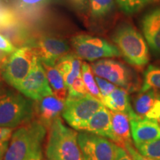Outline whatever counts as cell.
Here are the masks:
<instances>
[{"mask_svg": "<svg viewBox=\"0 0 160 160\" xmlns=\"http://www.w3.org/2000/svg\"><path fill=\"white\" fill-rule=\"evenodd\" d=\"M47 129L37 119L18 128L11 136L3 160H43Z\"/></svg>", "mask_w": 160, "mask_h": 160, "instance_id": "1", "label": "cell"}, {"mask_svg": "<svg viewBox=\"0 0 160 160\" xmlns=\"http://www.w3.org/2000/svg\"><path fill=\"white\" fill-rule=\"evenodd\" d=\"M46 160H85L78 142V133L59 117L48 128L45 145Z\"/></svg>", "mask_w": 160, "mask_h": 160, "instance_id": "2", "label": "cell"}, {"mask_svg": "<svg viewBox=\"0 0 160 160\" xmlns=\"http://www.w3.org/2000/svg\"><path fill=\"white\" fill-rule=\"evenodd\" d=\"M111 39L130 65L143 67L148 63L150 57L146 40L131 23H119L113 30Z\"/></svg>", "mask_w": 160, "mask_h": 160, "instance_id": "3", "label": "cell"}, {"mask_svg": "<svg viewBox=\"0 0 160 160\" xmlns=\"http://www.w3.org/2000/svg\"><path fill=\"white\" fill-rule=\"evenodd\" d=\"M35 104L19 91H4L0 95V128H15L31 122Z\"/></svg>", "mask_w": 160, "mask_h": 160, "instance_id": "4", "label": "cell"}, {"mask_svg": "<svg viewBox=\"0 0 160 160\" xmlns=\"http://www.w3.org/2000/svg\"><path fill=\"white\" fill-rule=\"evenodd\" d=\"M26 46L31 48L42 63L54 66L59 59L71 53V45L62 36L50 33H33Z\"/></svg>", "mask_w": 160, "mask_h": 160, "instance_id": "5", "label": "cell"}, {"mask_svg": "<svg viewBox=\"0 0 160 160\" xmlns=\"http://www.w3.org/2000/svg\"><path fill=\"white\" fill-rule=\"evenodd\" d=\"M38 57L28 46L18 48L9 57H5L0 68L3 79L17 90L23 79L28 75Z\"/></svg>", "mask_w": 160, "mask_h": 160, "instance_id": "6", "label": "cell"}, {"mask_svg": "<svg viewBox=\"0 0 160 160\" xmlns=\"http://www.w3.org/2000/svg\"><path fill=\"white\" fill-rule=\"evenodd\" d=\"M102 106L99 99L90 93L82 97H68L62 116L72 128L83 131L92 116Z\"/></svg>", "mask_w": 160, "mask_h": 160, "instance_id": "7", "label": "cell"}, {"mask_svg": "<svg viewBox=\"0 0 160 160\" xmlns=\"http://www.w3.org/2000/svg\"><path fill=\"white\" fill-rule=\"evenodd\" d=\"M70 42L76 54L86 61L94 62L121 56V53L114 44L101 37L78 33L71 37Z\"/></svg>", "mask_w": 160, "mask_h": 160, "instance_id": "8", "label": "cell"}, {"mask_svg": "<svg viewBox=\"0 0 160 160\" xmlns=\"http://www.w3.org/2000/svg\"><path fill=\"white\" fill-rule=\"evenodd\" d=\"M91 66L97 77L107 79L118 87L128 91H133L137 88L138 82L134 73L121 62L102 59L97 60Z\"/></svg>", "mask_w": 160, "mask_h": 160, "instance_id": "9", "label": "cell"}, {"mask_svg": "<svg viewBox=\"0 0 160 160\" xmlns=\"http://www.w3.org/2000/svg\"><path fill=\"white\" fill-rule=\"evenodd\" d=\"M85 160H114L118 145L108 138L86 131L78 133Z\"/></svg>", "mask_w": 160, "mask_h": 160, "instance_id": "10", "label": "cell"}, {"mask_svg": "<svg viewBox=\"0 0 160 160\" xmlns=\"http://www.w3.org/2000/svg\"><path fill=\"white\" fill-rule=\"evenodd\" d=\"M17 91L33 101H38L47 96L53 94L45 68L39 57L28 75L20 84Z\"/></svg>", "mask_w": 160, "mask_h": 160, "instance_id": "11", "label": "cell"}, {"mask_svg": "<svg viewBox=\"0 0 160 160\" xmlns=\"http://www.w3.org/2000/svg\"><path fill=\"white\" fill-rule=\"evenodd\" d=\"M64 108L65 102L58 99L53 94L47 96L36 101L35 116H37L38 121L48 129L54 120L60 117Z\"/></svg>", "mask_w": 160, "mask_h": 160, "instance_id": "12", "label": "cell"}, {"mask_svg": "<svg viewBox=\"0 0 160 160\" xmlns=\"http://www.w3.org/2000/svg\"><path fill=\"white\" fill-rule=\"evenodd\" d=\"M131 131L135 146L160 139V125L147 117L131 119Z\"/></svg>", "mask_w": 160, "mask_h": 160, "instance_id": "13", "label": "cell"}, {"mask_svg": "<svg viewBox=\"0 0 160 160\" xmlns=\"http://www.w3.org/2000/svg\"><path fill=\"white\" fill-rule=\"evenodd\" d=\"M53 0H15L12 7L22 21L33 26L42 18L45 8Z\"/></svg>", "mask_w": 160, "mask_h": 160, "instance_id": "14", "label": "cell"}, {"mask_svg": "<svg viewBox=\"0 0 160 160\" xmlns=\"http://www.w3.org/2000/svg\"><path fill=\"white\" fill-rule=\"evenodd\" d=\"M142 30L149 47L160 55V8L151 10L142 19Z\"/></svg>", "mask_w": 160, "mask_h": 160, "instance_id": "15", "label": "cell"}, {"mask_svg": "<svg viewBox=\"0 0 160 160\" xmlns=\"http://www.w3.org/2000/svg\"><path fill=\"white\" fill-rule=\"evenodd\" d=\"M102 102L111 111L126 113L131 119L141 117L136 113L130 103L128 91L122 88L117 86L110 94L102 98Z\"/></svg>", "mask_w": 160, "mask_h": 160, "instance_id": "16", "label": "cell"}, {"mask_svg": "<svg viewBox=\"0 0 160 160\" xmlns=\"http://www.w3.org/2000/svg\"><path fill=\"white\" fill-rule=\"evenodd\" d=\"M111 115L112 141L117 145L125 148L126 144L132 142L131 119L128 115L122 112L111 111Z\"/></svg>", "mask_w": 160, "mask_h": 160, "instance_id": "17", "label": "cell"}, {"mask_svg": "<svg viewBox=\"0 0 160 160\" xmlns=\"http://www.w3.org/2000/svg\"><path fill=\"white\" fill-rule=\"evenodd\" d=\"M83 131L108 138L112 141L111 111L105 105L102 106L92 116Z\"/></svg>", "mask_w": 160, "mask_h": 160, "instance_id": "18", "label": "cell"}, {"mask_svg": "<svg viewBox=\"0 0 160 160\" xmlns=\"http://www.w3.org/2000/svg\"><path fill=\"white\" fill-rule=\"evenodd\" d=\"M82 59L74 52H71L69 54L65 56L55 65L63 77L68 90L74 80L82 75Z\"/></svg>", "mask_w": 160, "mask_h": 160, "instance_id": "19", "label": "cell"}, {"mask_svg": "<svg viewBox=\"0 0 160 160\" xmlns=\"http://www.w3.org/2000/svg\"><path fill=\"white\" fill-rule=\"evenodd\" d=\"M87 22L98 23L111 17L114 12L115 0H88Z\"/></svg>", "mask_w": 160, "mask_h": 160, "instance_id": "20", "label": "cell"}, {"mask_svg": "<svg viewBox=\"0 0 160 160\" xmlns=\"http://www.w3.org/2000/svg\"><path fill=\"white\" fill-rule=\"evenodd\" d=\"M42 65L45 68L48 79L50 86L53 91V95L58 99L65 102L68 97V90L66 86L63 77L55 65H48L45 64H42Z\"/></svg>", "mask_w": 160, "mask_h": 160, "instance_id": "21", "label": "cell"}, {"mask_svg": "<svg viewBox=\"0 0 160 160\" xmlns=\"http://www.w3.org/2000/svg\"><path fill=\"white\" fill-rule=\"evenodd\" d=\"M158 93L154 90H148L146 91H141L136 96L133 102V110L138 116L145 117L146 114L153 107Z\"/></svg>", "mask_w": 160, "mask_h": 160, "instance_id": "22", "label": "cell"}, {"mask_svg": "<svg viewBox=\"0 0 160 160\" xmlns=\"http://www.w3.org/2000/svg\"><path fill=\"white\" fill-rule=\"evenodd\" d=\"M93 70L91 68V65L87 63L86 62H83L82 65V77L85 83L86 88L90 94L99 99L102 102V96L100 93L99 88L98 87L97 81L93 76Z\"/></svg>", "mask_w": 160, "mask_h": 160, "instance_id": "23", "label": "cell"}, {"mask_svg": "<svg viewBox=\"0 0 160 160\" xmlns=\"http://www.w3.org/2000/svg\"><path fill=\"white\" fill-rule=\"evenodd\" d=\"M160 91V67L149 65L144 73V81L141 91L148 90Z\"/></svg>", "mask_w": 160, "mask_h": 160, "instance_id": "24", "label": "cell"}, {"mask_svg": "<svg viewBox=\"0 0 160 160\" xmlns=\"http://www.w3.org/2000/svg\"><path fill=\"white\" fill-rule=\"evenodd\" d=\"M156 1L157 0H115L121 11L126 15L137 13Z\"/></svg>", "mask_w": 160, "mask_h": 160, "instance_id": "25", "label": "cell"}, {"mask_svg": "<svg viewBox=\"0 0 160 160\" xmlns=\"http://www.w3.org/2000/svg\"><path fill=\"white\" fill-rule=\"evenodd\" d=\"M139 153L155 160H160V139L136 145Z\"/></svg>", "mask_w": 160, "mask_h": 160, "instance_id": "26", "label": "cell"}, {"mask_svg": "<svg viewBox=\"0 0 160 160\" xmlns=\"http://www.w3.org/2000/svg\"><path fill=\"white\" fill-rule=\"evenodd\" d=\"M88 93H89L87 88H86L81 75L74 80V82L68 88V97H82V96H85Z\"/></svg>", "mask_w": 160, "mask_h": 160, "instance_id": "27", "label": "cell"}, {"mask_svg": "<svg viewBox=\"0 0 160 160\" xmlns=\"http://www.w3.org/2000/svg\"><path fill=\"white\" fill-rule=\"evenodd\" d=\"M96 81H97V85L99 87L100 93H101L102 98L108 96L114 90L117 86H116L114 84H113L111 82L108 81L107 79H102V78L97 77H95Z\"/></svg>", "mask_w": 160, "mask_h": 160, "instance_id": "28", "label": "cell"}, {"mask_svg": "<svg viewBox=\"0 0 160 160\" xmlns=\"http://www.w3.org/2000/svg\"><path fill=\"white\" fill-rule=\"evenodd\" d=\"M18 48L13 45L5 36L0 33V51L5 53H12Z\"/></svg>", "mask_w": 160, "mask_h": 160, "instance_id": "29", "label": "cell"}, {"mask_svg": "<svg viewBox=\"0 0 160 160\" xmlns=\"http://www.w3.org/2000/svg\"><path fill=\"white\" fill-rule=\"evenodd\" d=\"M124 148L127 150V151L131 155L133 160H155L150 157H145V156L142 154L141 153H139L138 150H136L135 148L133 147V145H132V142L126 144Z\"/></svg>", "mask_w": 160, "mask_h": 160, "instance_id": "30", "label": "cell"}, {"mask_svg": "<svg viewBox=\"0 0 160 160\" xmlns=\"http://www.w3.org/2000/svg\"><path fill=\"white\" fill-rule=\"evenodd\" d=\"M71 4L77 11L81 13L84 17H86L88 13V0H69Z\"/></svg>", "mask_w": 160, "mask_h": 160, "instance_id": "31", "label": "cell"}, {"mask_svg": "<svg viewBox=\"0 0 160 160\" xmlns=\"http://www.w3.org/2000/svg\"><path fill=\"white\" fill-rule=\"evenodd\" d=\"M114 160H133V159L128 152L127 151V150L118 145L117 154H116Z\"/></svg>", "mask_w": 160, "mask_h": 160, "instance_id": "32", "label": "cell"}, {"mask_svg": "<svg viewBox=\"0 0 160 160\" xmlns=\"http://www.w3.org/2000/svg\"><path fill=\"white\" fill-rule=\"evenodd\" d=\"M13 128H0V144L9 141L12 134H13Z\"/></svg>", "mask_w": 160, "mask_h": 160, "instance_id": "33", "label": "cell"}, {"mask_svg": "<svg viewBox=\"0 0 160 160\" xmlns=\"http://www.w3.org/2000/svg\"><path fill=\"white\" fill-rule=\"evenodd\" d=\"M13 8L10 5L8 0H0V17L11 11Z\"/></svg>", "mask_w": 160, "mask_h": 160, "instance_id": "34", "label": "cell"}, {"mask_svg": "<svg viewBox=\"0 0 160 160\" xmlns=\"http://www.w3.org/2000/svg\"><path fill=\"white\" fill-rule=\"evenodd\" d=\"M9 145V141L5 142L0 144V160H3L4 156L6 151H7L8 147Z\"/></svg>", "mask_w": 160, "mask_h": 160, "instance_id": "35", "label": "cell"}, {"mask_svg": "<svg viewBox=\"0 0 160 160\" xmlns=\"http://www.w3.org/2000/svg\"><path fill=\"white\" fill-rule=\"evenodd\" d=\"M1 68V67H0ZM4 92V91H3V88H2V85L1 84V82H0V95L2 94V93Z\"/></svg>", "mask_w": 160, "mask_h": 160, "instance_id": "36", "label": "cell"}, {"mask_svg": "<svg viewBox=\"0 0 160 160\" xmlns=\"http://www.w3.org/2000/svg\"><path fill=\"white\" fill-rule=\"evenodd\" d=\"M157 122H158V123H159V125H160V116H159V118H158V119H157Z\"/></svg>", "mask_w": 160, "mask_h": 160, "instance_id": "37", "label": "cell"}]
</instances>
